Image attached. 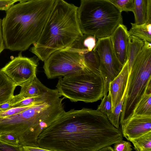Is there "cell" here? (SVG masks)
Segmentation results:
<instances>
[{"label":"cell","mask_w":151,"mask_h":151,"mask_svg":"<svg viewBox=\"0 0 151 151\" xmlns=\"http://www.w3.org/2000/svg\"><path fill=\"white\" fill-rule=\"evenodd\" d=\"M123 137L105 115L83 108L65 111L42 132L37 142L47 151H99Z\"/></svg>","instance_id":"1"},{"label":"cell","mask_w":151,"mask_h":151,"mask_svg":"<svg viewBox=\"0 0 151 151\" xmlns=\"http://www.w3.org/2000/svg\"><path fill=\"white\" fill-rule=\"evenodd\" d=\"M55 0H30L13 5L2 19L5 48L27 50L39 39L53 8Z\"/></svg>","instance_id":"2"},{"label":"cell","mask_w":151,"mask_h":151,"mask_svg":"<svg viewBox=\"0 0 151 151\" xmlns=\"http://www.w3.org/2000/svg\"><path fill=\"white\" fill-rule=\"evenodd\" d=\"M63 101L55 93L19 113L0 117V134L14 132L18 137L19 144L39 147L40 134L65 111Z\"/></svg>","instance_id":"3"},{"label":"cell","mask_w":151,"mask_h":151,"mask_svg":"<svg viewBox=\"0 0 151 151\" xmlns=\"http://www.w3.org/2000/svg\"><path fill=\"white\" fill-rule=\"evenodd\" d=\"M78 8L64 0H55L41 34L30 51L44 62L52 53L70 45L83 36Z\"/></svg>","instance_id":"4"},{"label":"cell","mask_w":151,"mask_h":151,"mask_svg":"<svg viewBox=\"0 0 151 151\" xmlns=\"http://www.w3.org/2000/svg\"><path fill=\"white\" fill-rule=\"evenodd\" d=\"M121 12L108 0H81L78 16L81 30L97 39L110 37L123 24Z\"/></svg>","instance_id":"5"},{"label":"cell","mask_w":151,"mask_h":151,"mask_svg":"<svg viewBox=\"0 0 151 151\" xmlns=\"http://www.w3.org/2000/svg\"><path fill=\"white\" fill-rule=\"evenodd\" d=\"M151 79V43L145 41L129 75L127 91L119 119L121 124L130 116Z\"/></svg>","instance_id":"6"},{"label":"cell","mask_w":151,"mask_h":151,"mask_svg":"<svg viewBox=\"0 0 151 151\" xmlns=\"http://www.w3.org/2000/svg\"><path fill=\"white\" fill-rule=\"evenodd\" d=\"M59 93L70 101L93 103L104 97V85L101 75L91 72L60 77L56 86Z\"/></svg>","instance_id":"7"},{"label":"cell","mask_w":151,"mask_h":151,"mask_svg":"<svg viewBox=\"0 0 151 151\" xmlns=\"http://www.w3.org/2000/svg\"><path fill=\"white\" fill-rule=\"evenodd\" d=\"M43 68L49 79L91 72L86 67L82 52L68 46L52 53L44 61Z\"/></svg>","instance_id":"8"},{"label":"cell","mask_w":151,"mask_h":151,"mask_svg":"<svg viewBox=\"0 0 151 151\" xmlns=\"http://www.w3.org/2000/svg\"><path fill=\"white\" fill-rule=\"evenodd\" d=\"M93 49L100 57L99 71L103 80L104 96L106 95L109 83L118 75L123 66L115 54L110 36L97 39Z\"/></svg>","instance_id":"9"},{"label":"cell","mask_w":151,"mask_h":151,"mask_svg":"<svg viewBox=\"0 0 151 151\" xmlns=\"http://www.w3.org/2000/svg\"><path fill=\"white\" fill-rule=\"evenodd\" d=\"M37 66L34 59L23 56L20 53L1 69L17 86H20L36 77Z\"/></svg>","instance_id":"10"},{"label":"cell","mask_w":151,"mask_h":151,"mask_svg":"<svg viewBox=\"0 0 151 151\" xmlns=\"http://www.w3.org/2000/svg\"><path fill=\"white\" fill-rule=\"evenodd\" d=\"M120 125L123 137L130 141L151 132V116L133 115Z\"/></svg>","instance_id":"11"},{"label":"cell","mask_w":151,"mask_h":151,"mask_svg":"<svg viewBox=\"0 0 151 151\" xmlns=\"http://www.w3.org/2000/svg\"><path fill=\"white\" fill-rule=\"evenodd\" d=\"M129 36L126 27L122 24L118 25L110 36L115 54L123 66L127 59Z\"/></svg>","instance_id":"12"},{"label":"cell","mask_w":151,"mask_h":151,"mask_svg":"<svg viewBox=\"0 0 151 151\" xmlns=\"http://www.w3.org/2000/svg\"><path fill=\"white\" fill-rule=\"evenodd\" d=\"M128 78L127 59L120 72L109 83L108 92L110 93L111 98L112 112L127 88Z\"/></svg>","instance_id":"13"},{"label":"cell","mask_w":151,"mask_h":151,"mask_svg":"<svg viewBox=\"0 0 151 151\" xmlns=\"http://www.w3.org/2000/svg\"><path fill=\"white\" fill-rule=\"evenodd\" d=\"M20 86L19 93L14 95L12 98L19 99L37 96L43 94L50 89L43 85L37 77L24 83Z\"/></svg>","instance_id":"14"},{"label":"cell","mask_w":151,"mask_h":151,"mask_svg":"<svg viewBox=\"0 0 151 151\" xmlns=\"http://www.w3.org/2000/svg\"><path fill=\"white\" fill-rule=\"evenodd\" d=\"M132 12L135 24H142L151 22V0H135Z\"/></svg>","instance_id":"15"},{"label":"cell","mask_w":151,"mask_h":151,"mask_svg":"<svg viewBox=\"0 0 151 151\" xmlns=\"http://www.w3.org/2000/svg\"><path fill=\"white\" fill-rule=\"evenodd\" d=\"M16 84L0 69V104L9 101L14 96Z\"/></svg>","instance_id":"16"},{"label":"cell","mask_w":151,"mask_h":151,"mask_svg":"<svg viewBox=\"0 0 151 151\" xmlns=\"http://www.w3.org/2000/svg\"><path fill=\"white\" fill-rule=\"evenodd\" d=\"M133 115L151 116V80L148 83L142 97L131 116Z\"/></svg>","instance_id":"17"},{"label":"cell","mask_w":151,"mask_h":151,"mask_svg":"<svg viewBox=\"0 0 151 151\" xmlns=\"http://www.w3.org/2000/svg\"><path fill=\"white\" fill-rule=\"evenodd\" d=\"M144 43L142 40L134 36H129L127 55L129 76L133 64L141 51Z\"/></svg>","instance_id":"18"},{"label":"cell","mask_w":151,"mask_h":151,"mask_svg":"<svg viewBox=\"0 0 151 151\" xmlns=\"http://www.w3.org/2000/svg\"><path fill=\"white\" fill-rule=\"evenodd\" d=\"M132 27L128 33L129 35L135 37L144 42H151V22L142 24L131 23Z\"/></svg>","instance_id":"19"},{"label":"cell","mask_w":151,"mask_h":151,"mask_svg":"<svg viewBox=\"0 0 151 151\" xmlns=\"http://www.w3.org/2000/svg\"><path fill=\"white\" fill-rule=\"evenodd\" d=\"M82 56L87 68L91 72L101 75L99 71L100 59L97 52L93 49L84 52H82Z\"/></svg>","instance_id":"20"},{"label":"cell","mask_w":151,"mask_h":151,"mask_svg":"<svg viewBox=\"0 0 151 151\" xmlns=\"http://www.w3.org/2000/svg\"><path fill=\"white\" fill-rule=\"evenodd\" d=\"M97 40V39L94 36L83 34L68 46L83 52L91 51L94 48Z\"/></svg>","instance_id":"21"},{"label":"cell","mask_w":151,"mask_h":151,"mask_svg":"<svg viewBox=\"0 0 151 151\" xmlns=\"http://www.w3.org/2000/svg\"><path fill=\"white\" fill-rule=\"evenodd\" d=\"M137 151H151V132L129 141Z\"/></svg>","instance_id":"22"},{"label":"cell","mask_w":151,"mask_h":151,"mask_svg":"<svg viewBox=\"0 0 151 151\" xmlns=\"http://www.w3.org/2000/svg\"><path fill=\"white\" fill-rule=\"evenodd\" d=\"M121 12H133L135 0H108Z\"/></svg>","instance_id":"23"},{"label":"cell","mask_w":151,"mask_h":151,"mask_svg":"<svg viewBox=\"0 0 151 151\" xmlns=\"http://www.w3.org/2000/svg\"><path fill=\"white\" fill-rule=\"evenodd\" d=\"M105 115L107 117L112 113V100L109 93L108 95L104 96L99 105L96 109Z\"/></svg>","instance_id":"24"},{"label":"cell","mask_w":151,"mask_h":151,"mask_svg":"<svg viewBox=\"0 0 151 151\" xmlns=\"http://www.w3.org/2000/svg\"><path fill=\"white\" fill-rule=\"evenodd\" d=\"M0 140L11 145H20L17 135L13 132H7L0 134Z\"/></svg>","instance_id":"25"},{"label":"cell","mask_w":151,"mask_h":151,"mask_svg":"<svg viewBox=\"0 0 151 151\" xmlns=\"http://www.w3.org/2000/svg\"><path fill=\"white\" fill-rule=\"evenodd\" d=\"M114 144V151H131L133 150L131 143L123 139L115 142Z\"/></svg>","instance_id":"26"},{"label":"cell","mask_w":151,"mask_h":151,"mask_svg":"<svg viewBox=\"0 0 151 151\" xmlns=\"http://www.w3.org/2000/svg\"><path fill=\"white\" fill-rule=\"evenodd\" d=\"M32 104L24 106L12 107L8 110L2 111L0 112V117H5L17 114L27 109Z\"/></svg>","instance_id":"27"},{"label":"cell","mask_w":151,"mask_h":151,"mask_svg":"<svg viewBox=\"0 0 151 151\" xmlns=\"http://www.w3.org/2000/svg\"><path fill=\"white\" fill-rule=\"evenodd\" d=\"M0 151H23L22 145H11L0 140Z\"/></svg>","instance_id":"28"},{"label":"cell","mask_w":151,"mask_h":151,"mask_svg":"<svg viewBox=\"0 0 151 151\" xmlns=\"http://www.w3.org/2000/svg\"><path fill=\"white\" fill-rule=\"evenodd\" d=\"M16 2L14 1L0 0V10L6 11Z\"/></svg>","instance_id":"29"},{"label":"cell","mask_w":151,"mask_h":151,"mask_svg":"<svg viewBox=\"0 0 151 151\" xmlns=\"http://www.w3.org/2000/svg\"><path fill=\"white\" fill-rule=\"evenodd\" d=\"M23 151H47L46 150L40 147H36L27 145H22Z\"/></svg>","instance_id":"30"},{"label":"cell","mask_w":151,"mask_h":151,"mask_svg":"<svg viewBox=\"0 0 151 151\" xmlns=\"http://www.w3.org/2000/svg\"><path fill=\"white\" fill-rule=\"evenodd\" d=\"M2 20L0 19V54L5 48L2 35Z\"/></svg>","instance_id":"31"},{"label":"cell","mask_w":151,"mask_h":151,"mask_svg":"<svg viewBox=\"0 0 151 151\" xmlns=\"http://www.w3.org/2000/svg\"><path fill=\"white\" fill-rule=\"evenodd\" d=\"M12 108L10 101L0 104V110L4 111L8 110Z\"/></svg>","instance_id":"32"},{"label":"cell","mask_w":151,"mask_h":151,"mask_svg":"<svg viewBox=\"0 0 151 151\" xmlns=\"http://www.w3.org/2000/svg\"><path fill=\"white\" fill-rule=\"evenodd\" d=\"M114 151L113 147L111 145H108L100 149L99 151Z\"/></svg>","instance_id":"33"},{"label":"cell","mask_w":151,"mask_h":151,"mask_svg":"<svg viewBox=\"0 0 151 151\" xmlns=\"http://www.w3.org/2000/svg\"><path fill=\"white\" fill-rule=\"evenodd\" d=\"M12 0L14 1H16V2L19 1V2H25L30 0Z\"/></svg>","instance_id":"34"},{"label":"cell","mask_w":151,"mask_h":151,"mask_svg":"<svg viewBox=\"0 0 151 151\" xmlns=\"http://www.w3.org/2000/svg\"><path fill=\"white\" fill-rule=\"evenodd\" d=\"M2 111L1 110H0V112L1 111Z\"/></svg>","instance_id":"35"}]
</instances>
